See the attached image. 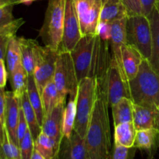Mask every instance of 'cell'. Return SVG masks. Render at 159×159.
Wrapping results in <instances>:
<instances>
[{"mask_svg":"<svg viewBox=\"0 0 159 159\" xmlns=\"http://www.w3.org/2000/svg\"><path fill=\"white\" fill-rule=\"evenodd\" d=\"M108 104L99 93L85 138L88 159H110L112 154L111 132Z\"/></svg>","mask_w":159,"mask_h":159,"instance_id":"cell-1","label":"cell"},{"mask_svg":"<svg viewBox=\"0 0 159 159\" xmlns=\"http://www.w3.org/2000/svg\"><path fill=\"white\" fill-rule=\"evenodd\" d=\"M130 99L138 105L158 109L159 75L150 62L144 59L139 71L133 79L129 81Z\"/></svg>","mask_w":159,"mask_h":159,"instance_id":"cell-2","label":"cell"},{"mask_svg":"<svg viewBox=\"0 0 159 159\" xmlns=\"http://www.w3.org/2000/svg\"><path fill=\"white\" fill-rule=\"evenodd\" d=\"M97 98L98 82L96 78H85L79 82L74 130L84 138L86 135Z\"/></svg>","mask_w":159,"mask_h":159,"instance_id":"cell-3","label":"cell"},{"mask_svg":"<svg viewBox=\"0 0 159 159\" xmlns=\"http://www.w3.org/2000/svg\"><path fill=\"white\" fill-rule=\"evenodd\" d=\"M65 0H48L39 36L44 46L57 51L62 40Z\"/></svg>","mask_w":159,"mask_h":159,"instance_id":"cell-4","label":"cell"},{"mask_svg":"<svg viewBox=\"0 0 159 159\" xmlns=\"http://www.w3.org/2000/svg\"><path fill=\"white\" fill-rule=\"evenodd\" d=\"M98 91L105 98L110 107L122 98L130 99L129 81L121 72L113 54L104 78L98 82Z\"/></svg>","mask_w":159,"mask_h":159,"instance_id":"cell-5","label":"cell"},{"mask_svg":"<svg viewBox=\"0 0 159 159\" xmlns=\"http://www.w3.org/2000/svg\"><path fill=\"white\" fill-rule=\"evenodd\" d=\"M127 43L138 50L144 59L152 54V29L150 21L143 14L128 16L126 25Z\"/></svg>","mask_w":159,"mask_h":159,"instance_id":"cell-6","label":"cell"},{"mask_svg":"<svg viewBox=\"0 0 159 159\" xmlns=\"http://www.w3.org/2000/svg\"><path fill=\"white\" fill-rule=\"evenodd\" d=\"M53 82L57 87L62 102L65 103L68 95L69 98L76 97L79 82L70 52L59 53Z\"/></svg>","mask_w":159,"mask_h":159,"instance_id":"cell-7","label":"cell"},{"mask_svg":"<svg viewBox=\"0 0 159 159\" xmlns=\"http://www.w3.org/2000/svg\"><path fill=\"white\" fill-rule=\"evenodd\" d=\"M58 55L56 50L36 43L34 78L40 96L47 84L53 81Z\"/></svg>","mask_w":159,"mask_h":159,"instance_id":"cell-8","label":"cell"},{"mask_svg":"<svg viewBox=\"0 0 159 159\" xmlns=\"http://www.w3.org/2000/svg\"><path fill=\"white\" fill-rule=\"evenodd\" d=\"M104 0H73L82 36L97 35Z\"/></svg>","mask_w":159,"mask_h":159,"instance_id":"cell-9","label":"cell"},{"mask_svg":"<svg viewBox=\"0 0 159 159\" xmlns=\"http://www.w3.org/2000/svg\"><path fill=\"white\" fill-rule=\"evenodd\" d=\"M82 37L73 0H65L63 35L57 51L59 53L71 52Z\"/></svg>","mask_w":159,"mask_h":159,"instance_id":"cell-10","label":"cell"},{"mask_svg":"<svg viewBox=\"0 0 159 159\" xmlns=\"http://www.w3.org/2000/svg\"><path fill=\"white\" fill-rule=\"evenodd\" d=\"M65 103H59L43 120L42 132L49 137L54 143L56 154L58 152L63 138V114Z\"/></svg>","mask_w":159,"mask_h":159,"instance_id":"cell-11","label":"cell"},{"mask_svg":"<svg viewBox=\"0 0 159 159\" xmlns=\"http://www.w3.org/2000/svg\"><path fill=\"white\" fill-rule=\"evenodd\" d=\"M54 159H88L85 138L75 130L70 138L63 137Z\"/></svg>","mask_w":159,"mask_h":159,"instance_id":"cell-12","label":"cell"},{"mask_svg":"<svg viewBox=\"0 0 159 159\" xmlns=\"http://www.w3.org/2000/svg\"><path fill=\"white\" fill-rule=\"evenodd\" d=\"M6 128L11 141L20 148L17 138V127L20 118V99L16 96L12 91H6Z\"/></svg>","mask_w":159,"mask_h":159,"instance_id":"cell-13","label":"cell"},{"mask_svg":"<svg viewBox=\"0 0 159 159\" xmlns=\"http://www.w3.org/2000/svg\"><path fill=\"white\" fill-rule=\"evenodd\" d=\"M127 19V17H126V18L121 19V20H116L111 23V38L110 40L113 57L116 58L121 72L124 74V75L126 78H127V76L124 73V67H123L122 64L121 49H122L123 45L127 43V40H126Z\"/></svg>","mask_w":159,"mask_h":159,"instance_id":"cell-14","label":"cell"},{"mask_svg":"<svg viewBox=\"0 0 159 159\" xmlns=\"http://www.w3.org/2000/svg\"><path fill=\"white\" fill-rule=\"evenodd\" d=\"M134 147L146 152L148 159H152L159 148V131L154 127L137 130Z\"/></svg>","mask_w":159,"mask_h":159,"instance_id":"cell-15","label":"cell"},{"mask_svg":"<svg viewBox=\"0 0 159 159\" xmlns=\"http://www.w3.org/2000/svg\"><path fill=\"white\" fill-rule=\"evenodd\" d=\"M121 57L124 71L128 81L133 79L139 71L140 65L144 60L141 53L127 43L123 45Z\"/></svg>","mask_w":159,"mask_h":159,"instance_id":"cell-16","label":"cell"},{"mask_svg":"<svg viewBox=\"0 0 159 159\" xmlns=\"http://www.w3.org/2000/svg\"><path fill=\"white\" fill-rule=\"evenodd\" d=\"M13 7V5H9L0 8V35L14 37L18 30L25 23L23 18H14Z\"/></svg>","mask_w":159,"mask_h":159,"instance_id":"cell-17","label":"cell"},{"mask_svg":"<svg viewBox=\"0 0 159 159\" xmlns=\"http://www.w3.org/2000/svg\"><path fill=\"white\" fill-rule=\"evenodd\" d=\"M127 16V10L121 0H104L99 22L112 23Z\"/></svg>","mask_w":159,"mask_h":159,"instance_id":"cell-18","label":"cell"},{"mask_svg":"<svg viewBox=\"0 0 159 159\" xmlns=\"http://www.w3.org/2000/svg\"><path fill=\"white\" fill-rule=\"evenodd\" d=\"M148 18L152 29V54L148 61L159 75V14L155 6Z\"/></svg>","mask_w":159,"mask_h":159,"instance_id":"cell-19","label":"cell"},{"mask_svg":"<svg viewBox=\"0 0 159 159\" xmlns=\"http://www.w3.org/2000/svg\"><path fill=\"white\" fill-rule=\"evenodd\" d=\"M157 110L133 102V124L136 130L153 128Z\"/></svg>","mask_w":159,"mask_h":159,"instance_id":"cell-20","label":"cell"},{"mask_svg":"<svg viewBox=\"0 0 159 159\" xmlns=\"http://www.w3.org/2000/svg\"><path fill=\"white\" fill-rule=\"evenodd\" d=\"M21 50V63L28 75H34L35 66V46L37 43L34 39L19 37Z\"/></svg>","mask_w":159,"mask_h":159,"instance_id":"cell-21","label":"cell"},{"mask_svg":"<svg viewBox=\"0 0 159 159\" xmlns=\"http://www.w3.org/2000/svg\"><path fill=\"white\" fill-rule=\"evenodd\" d=\"M113 124L133 122V102L130 98L124 97L111 107Z\"/></svg>","mask_w":159,"mask_h":159,"instance_id":"cell-22","label":"cell"},{"mask_svg":"<svg viewBox=\"0 0 159 159\" xmlns=\"http://www.w3.org/2000/svg\"><path fill=\"white\" fill-rule=\"evenodd\" d=\"M136 134L133 122L118 124L114 127V144L126 148L134 147Z\"/></svg>","mask_w":159,"mask_h":159,"instance_id":"cell-23","label":"cell"},{"mask_svg":"<svg viewBox=\"0 0 159 159\" xmlns=\"http://www.w3.org/2000/svg\"><path fill=\"white\" fill-rule=\"evenodd\" d=\"M26 93H27L30 102L31 106L34 108L36 115H37V120H38L40 125L42 126L43 120H44V110H43L41 96L39 93L37 84L34 80V75H28Z\"/></svg>","mask_w":159,"mask_h":159,"instance_id":"cell-24","label":"cell"},{"mask_svg":"<svg viewBox=\"0 0 159 159\" xmlns=\"http://www.w3.org/2000/svg\"><path fill=\"white\" fill-rule=\"evenodd\" d=\"M20 105H21V108L23 110V113H24L26 122H27L31 134L34 138V140L35 141L37 137L39 136V134L41 133L42 128L41 126L39 124L38 120H37L35 111H34V108L30 102L26 91L20 97Z\"/></svg>","mask_w":159,"mask_h":159,"instance_id":"cell-25","label":"cell"},{"mask_svg":"<svg viewBox=\"0 0 159 159\" xmlns=\"http://www.w3.org/2000/svg\"><path fill=\"white\" fill-rule=\"evenodd\" d=\"M9 76L12 93L20 99L23 93L26 91L28 82V74L22 63L19 64Z\"/></svg>","mask_w":159,"mask_h":159,"instance_id":"cell-26","label":"cell"},{"mask_svg":"<svg viewBox=\"0 0 159 159\" xmlns=\"http://www.w3.org/2000/svg\"><path fill=\"white\" fill-rule=\"evenodd\" d=\"M41 99L44 110V118L49 115L59 103H65L61 101L59 93L53 81L47 84L43 88L41 93Z\"/></svg>","mask_w":159,"mask_h":159,"instance_id":"cell-27","label":"cell"},{"mask_svg":"<svg viewBox=\"0 0 159 159\" xmlns=\"http://www.w3.org/2000/svg\"><path fill=\"white\" fill-rule=\"evenodd\" d=\"M6 61L9 75L15 69L19 64L21 63V50L19 37L16 36L11 37L9 40L6 51Z\"/></svg>","mask_w":159,"mask_h":159,"instance_id":"cell-28","label":"cell"},{"mask_svg":"<svg viewBox=\"0 0 159 159\" xmlns=\"http://www.w3.org/2000/svg\"><path fill=\"white\" fill-rule=\"evenodd\" d=\"M76 118V97L69 98L63 114V136L70 138L74 131Z\"/></svg>","mask_w":159,"mask_h":159,"instance_id":"cell-29","label":"cell"},{"mask_svg":"<svg viewBox=\"0 0 159 159\" xmlns=\"http://www.w3.org/2000/svg\"><path fill=\"white\" fill-rule=\"evenodd\" d=\"M34 148L45 159H54L55 157L56 152L54 143L49 137L42 131L34 141Z\"/></svg>","mask_w":159,"mask_h":159,"instance_id":"cell-30","label":"cell"},{"mask_svg":"<svg viewBox=\"0 0 159 159\" xmlns=\"http://www.w3.org/2000/svg\"><path fill=\"white\" fill-rule=\"evenodd\" d=\"M4 89L0 88V159H6L3 151L2 144L6 135V96Z\"/></svg>","mask_w":159,"mask_h":159,"instance_id":"cell-31","label":"cell"},{"mask_svg":"<svg viewBox=\"0 0 159 159\" xmlns=\"http://www.w3.org/2000/svg\"><path fill=\"white\" fill-rule=\"evenodd\" d=\"M21 159H31L34 150V140L30 130H27L24 138L20 142Z\"/></svg>","mask_w":159,"mask_h":159,"instance_id":"cell-32","label":"cell"},{"mask_svg":"<svg viewBox=\"0 0 159 159\" xmlns=\"http://www.w3.org/2000/svg\"><path fill=\"white\" fill-rule=\"evenodd\" d=\"M2 148L6 159H21L20 148L11 141L7 131H6Z\"/></svg>","mask_w":159,"mask_h":159,"instance_id":"cell-33","label":"cell"},{"mask_svg":"<svg viewBox=\"0 0 159 159\" xmlns=\"http://www.w3.org/2000/svg\"><path fill=\"white\" fill-rule=\"evenodd\" d=\"M136 149L135 147L126 148L114 144L110 159H134Z\"/></svg>","mask_w":159,"mask_h":159,"instance_id":"cell-34","label":"cell"},{"mask_svg":"<svg viewBox=\"0 0 159 159\" xmlns=\"http://www.w3.org/2000/svg\"><path fill=\"white\" fill-rule=\"evenodd\" d=\"M28 130H29V127H28L27 122H26L24 113H23V110L21 108V105H20V118H19L18 127H17V138H18L19 144L22 141V139L24 138L25 134H26Z\"/></svg>","mask_w":159,"mask_h":159,"instance_id":"cell-35","label":"cell"},{"mask_svg":"<svg viewBox=\"0 0 159 159\" xmlns=\"http://www.w3.org/2000/svg\"><path fill=\"white\" fill-rule=\"evenodd\" d=\"M127 10L128 16L142 14L140 0H121Z\"/></svg>","mask_w":159,"mask_h":159,"instance_id":"cell-36","label":"cell"},{"mask_svg":"<svg viewBox=\"0 0 159 159\" xmlns=\"http://www.w3.org/2000/svg\"><path fill=\"white\" fill-rule=\"evenodd\" d=\"M97 35L102 40L110 41L111 38V23L99 22L97 27Z\"/></svg>","mask_w":159,"mask_h":159,"instance_id":"cell-37","label":"cell"},{"mask_svg":"<svg viewBox=\"0 0 159 159\" xmlns=\"http://www.w3.org/2000/svg\"><path fill=\"white\" fill-rule=\"evenodd\" d=\"M156 0H140L141 6V12L143 15L148 16L152 10L155 6Z\"/></svg>","mask_w":159,"mask_h":159,"instance_id":"cell-38","label":"cell"},{"mask_svg":"<svg viewBox=\"0 0 159 159\" xmlns=\"http://www.w3.org/2000/svg\"><path fill=\"white\" fill-rule=\"evenodd\" d=\"M10 38V37L0 35V60L6 59V51H7L8 44H9Z\"/></svg>","mask_w":159,"mask_h":159,"instance_id":"cell-39","label":"cell"},{"mask_svg":"<svg viewBox=\"0 0 159 159\" xmlns=\"http://www.w3.org/2000/svg\"><path fill=\"white\" fill-rule=\"evenodd\" d=\"M7 69L5 65V60H0V88L4 89L6 87L8 78Z\"/></svg>","mask_w":159,"mask_h":159,"instance_id":"cell-40","label":"cell"},{"mask_svg":"<svg viewBox=\"0 0 159 159\" xmlns=\"http://www.w3.org/2000/svg\"><path fill=\"white\" fill-rule=\"evenodd\" d=\"M20 4V0H0V8L3 6H9V5H16Z\"/></svg>","mask_w":159,"mask_h":159,"instance_id":"cell-41","label":"cell"},{"mask_svg":"<svg viewBox=\"0 0 159 159\" xmlns=\"http://www.w3.org/2000/svg\"><path fill=\"white\" fill-rule=\"evenodd\" d=\"M154 128L158 130L159 131V110L158 109L156 112V115H155V125H154Z\"/></svg>","mask_w":159,"mask_h":159,"instance_id":"cell-42","label":"cell"},{"mask_svg":"<svg viewBox=\"0 0 159 159\" xmlns=\"http://www.w3.org/2000/svg\"><path fill=\"white\" fill-rule=\"evenodd\" d=\"M31 159H45V158H43V157L42 156V155H40L38 152H37L36 150H34L32 157H31Z\"/></svg>","mask_w":159,"mask_h":159,"instance_id":"cell-43","label":"cell"},{"mask_svg":"<svg viewBox=\"0 0 159 159\" xmlns=\"http://www.w3.org/2000/svg\"><path fill=\"white\" fill-rule=\"evenodd\" d=\"M36 0H20V4H25V5H30L31 3H33L34 2H35Z\"/></svg>","mask_w":159,"mask_h":159,"instance_id":"cell-44","label":"cell"},{"mask_svg":"<svg viewBox=\"0 0 159 159\" xmlns=\"http://www.w3.org/2000/svg\"><path fill=\"white\" fill-rule=\"evenodd\" d=\"M155 7L156 8L157 11H158V12L159 14V0H156V2H155Z\"/></svg>","mask_w":159,"mask_h":159,"instance_id":"cell-45","label":"cell"},{"mask_svg":"<svg viewBox=\"0 0 159 159\" xmlns=\"http://www.w3.org/2000/svg\"><path fill=\"white\" fill-rule=\"evenodd\" d=\"M158 110H159V107H158Z\"/></svg>","mask_w":159,"mask_h":159,"instance_id":"cell-46","label":"cell"}]
</instances>
